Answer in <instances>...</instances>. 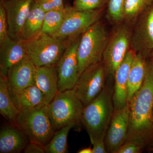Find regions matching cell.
Masks as SVG:
<instances>
[{"label": "cell", "mask_w": 153, "mask_h": 153, "mask_svg": "<svg viewBox=\"0 0 153 153\" xmlns=\"http://www.w3.org/2000/svg\"><path fill=\"white\" fill-rule=\"evenodd\" d=\"M129 116L126 142L143 147L153 140V63L146 61L144 80L140 88L129 102Z\"/></svg>", "instance_id": "1"}, {"label": "cell", "mask_w": 153, "mask_h": 153, "mask_svg": "<svg viewBox=\"0 0 153 153\" xmlns=\"http://www.w3.org/2000/svg\"><path fill=\"white\" fill-rule=\"evenodd\" d=\"M113 92L112 84H106L93 101L83 108L82 123L91 144L96 141L104 140L114 111Z\"/></svg>", "instance_id": "2"}, {"label": "cell", "mask_w": 153, "mask_h": 153, "mask_svg": "<svg viewBox=\"0 0 153 153\" xmlns=\"http://www.w3.org/2000/svg\"><path fill=\"white\" fill-rule=\"evenodd\" d=\"M15 125L30 141L44 146L50 141L55 131L49 118L47 104L20 111Z\"/></svg>", "instance_id": "3"}, {"label": "cell", "mask_w": 153, "mask_h": 153, "mask_svg": "<svg viewBox=\"0 0 153 153\" xmlns=\"http://www.w3.org/2000/svg\"><path fill=\"white\" fill-rule=\"evenodd\" d=\"M109 38L104 25L99 21L81 34L77 51L79 76L90 66L102 61Z\"/></svg>", "instance_id": "4"}, {"label": "cell", "mask_w": 153, "mask_h": 153, "mask_svg": "<svg viewBox=\"0 0 153 153\" xmlns=\"http://www.w3.org/2000/svg\"><path fill=\"white\" fill-rule=\"evenodd\" d=\"M48 107L49 118L55 131L69 123L77 126L82 123L83 105L74 88L57 91Z\"/></svg>", "instance_id": "5"}, {"label": "cell", "mask_w": 153, "mask_h": 153, "mask_svg": "<svg viewBox=\"0 0 153 153\" xmlns=\"http://www.w3.org/2000/svg\"><path fill=\"white\" fill-rule=\"evenodd\" d=\"M71 39L41 34L25 41L27 55L36 67L56 65Z\"/></svg>", "instance_id": "6"}, {"label": "cell", "mask_w": 153, "mask_h": 153, "mask_svg": "<svg viewBox=\"0 0 153 153\" xmlns=\"http://www.w3.org/2000/svg\"><path fill=\"white\" fill-rule=\"evenodd\" d=\"M107 76L102 60L90 66L80 74L74 89L83 108L93 101L101 92L105 85Z\"/></svg>", "instance_id": "7"}, {"label": "cell", "mask_w": 153, "mask_h": 153, "mask_svg": "<svg viewBox=\"0 0 153 153\" xmlns=\"http://www.w3.org/2000/svg\"><path fill=\"white\" fill-rule=\"evenodd\" d=\"M131 38L128 28L125 26L118 28L109 38L102 57L107 76H114L118 67L129 50Z\"/></svg>", "instance_id": "8"}, {"label": "cell", "mask_w": 153, "mask_h": 153, "mask_svg": "<svg viewBox=\"0 0 153 153\" xmlns=\"http://www.w3.org/2000/svg\"><path fill=\"white\" fill-rule=\"evenodd\" d=\"M103 8L93 10L80 11L68 7L66 18L59 30L53 36L63 39L78 37L89 27L98 22Z\"/></svg>", "instance_id": "9"}, {"label": "cell", "mask_w": 153, "mask_h": 153, "mask_svg": "<svg viewBox=\"0 0 153 153\" xmlns=\"http://www.w3.org/2000/svg\"><path fill=\"white\" fill-rule=\"evenodd\" d=\"M80 36L71 39L56 64L58 74V91L74 88L79 74L77 51Z\"/></svg>", "instance_id": "10"}, {"label": "cell", "mask_w": 153, "mask_h": 153, "mask_svg": "<svg viewBox=\"0 0 153 153\" xmlns=\"http://www.w3.org/2000/svg\"><path fill=\"white\" fill-rule=\"evenodd\" d=\"M129 106V103L123 108L114 110L105 138L107 153H117L125 143L128 130Z\"/></svg>", "instance_id": "11"}, {"label": "cell", "mask_w": 153, "mask_h": 153, "mask_svg": "<svg viewBox=\"0 0 153 153\" xmlns=\"http://www.w3.org/2000/svg\"><path fill=\"white\" fill-rule=\"evenodd\" d=\"M34 0H1L5 10L9 37L21 40L22 30Z\"/></svg>", "instance_id": "12"}, {"label": "cell", "mask_w": 153, "mask_h": 153, "mask_svg": "<svg viewBox=\"0 0 153 153\" xmlns=\"http://www.w3.org/2000/svg\"><path fill=\"white\" fill-rule=\"evenodd\" d=\"M131 38L132 50L146 57L153 51V6L143 13Z\"/></svg>", "instance_id": "13"}, {"label": "cell", "mask_w": 153, "mask_h": 153, "mask_svg": "<svg viewBox=\"0 0 153 153\" xmlns=\"http://www.w3.org/2000/svg\"><path fill=\"white\" fill-rule=\"evenodd\" d=\"M36 68L27 56L12 66L6 76L10 92L34 85Z\"/></svg>", "instance_id": "14"}, {"label": "cell", "mask_w": 153, "mask_h": 153, "mask_svg": "<svg viewBox=\"0 0 153 153\" xmlns=\"http://www.w3.org/2000/svg\"><path fill=\"white\" fill-rule=\"evenodd\" d=\"M136 54L132 49H129L115 73L113 92L114 110L123 108L128 103L127 85L128 75Z\"/></svg>", "instance_id": "15"}, {"label": "cell", "mask_w": 153, "mask_h": 153, "mask_svg": "<svg viewBox=\"0 0 153 153\" xmlns=\"http://www.w3.org/2000/svg\"><path fill=\"white\" fill-rule=\"evenodd\" d=\"M27 56L25 41L9 37L0 44V75L6 77L9 69Z\"/></svg>", "instance_id": "16"}, {"label": "cell", "mask_w": 153, "mask_h": 153, "mask_svg": "<svg viewBox=\"0 0 153 153\" xmlns=\"http://www.w3.org/2000/svg\"><path fill=\"white\" fill-rule=\"evenodd\" d=\"M58 78L56 65L36 67L35 84L44 93L48 104L58 91Z\"/></svg>", "instance_id": "17"}, {"label": "cell", "mask_w": 153, "mask_h": 153, "mask_svg": "<svg viewBox=\"0 0 153 153\" xmlns=\"http://www.w3.org/2000/svg\"><path fill=\"white\" fill-rule=\"evenodd\" d=\"M29 140L15 125L3 126L0 131V153H19L24 151Z\"/></svg>", "instance_id": "18"}, {"label": "cell", "mask_w": 153, "mask_h": 153, "mask_svg": "<svg viewBox=\"0 0 153 153\" xmlns=\"http://www.w3.org/2000/svg\"><path fill=\"white\" fill-rule=\"evenodd\" d=\"M10 94L14 104L20 111L47 104L44 93L35 85Z\"/></svg>", "instance_id": "19"}, {"label": "cell", "mask_w": 153, "mask_h": 153, "mask_svg": "<svg viewBox=\"0 0 153 153\" xmlns=\"http://www.w3.org/2000/svg\"><path fill=\"white\" fill-rule=\"evenodd\" d=\"M46 13L34 0L22 30L21 40L29 41L41 34Z\"/></svg>", "instance_id": "20"}, {"label": "cell", "mask_w": 153, "mask_h": 153, "mask_svg": "<svg viewBox=\"0 0 153 153\" xmlns=\"http://www.w3.org/2000/svg\"><path fill=\"white\" fill-rule=\"evenodd\" d=\"M146 61L145 56L141 53H136L128 77L127 85L128 102L130 101L143 84L146 72Z\"/></svg>", "instance_id": "21"}, {"label": "cell", "mask_w": 153, "mask_h": 153, "mask_svg": "<svg viewBox=\"0 0 153 153\" xmlns=\"http://www.w3.org/2000/svg\"><path fill=\"white\" fill-rule=\"evenodd\" d=\"M20 111L14 104L10 94L7 78L0 75V113L12 124Z\"/></svg>", "instance_id": "22"}, {"label": "cell", "mask_w": 153, "mask_h": 153, "mask_svg": "<svg viewBox=\"0 0 153 153\" xmlns=\"http://www.w3.org/2000/svg\"><path fill=\"white\" fill-rule=\"evenodd\" d=\"M74 123L68 124L55 131L52 138L45 146L47 153H68L67 137L71 128L76 126Z\"/></svg>", "instance_id": "23"}, {"label": "cell", "mask_w": 153, "mask_h": 153, "mask_svg": "<svg viewBox=\"0 0 153 153\" xmlns=\"http://www.w3.org/2000/svg\"><path fill=\"white\" fill-rule=\"evenodd\" d=\"M68 7L46 12L41 34L54 36L59 30L68 12Z\"/></svg>", "instance_id": "24"}, {"label": "cell", "mask_w": 153, "mask_h": 153, "mask_svg": "<svg viewBox=\"0 0 153 153\" xmlns=\"http://www.w3.org/2000/svg\"><path fill=\"white\" fill-rule=\"evenodd\" d=\"M153 0H126L124 6V19L134 20L152 5Z\"/></svg>", "instance_id": "25"}, {"label": "cell", "mask_w": 153, "mask_h": 153, "mask_svg": "<svg viewBox=\"0 0 153 153\" xmlns=\"http://www.w3.org/2000/svg\"><path fill=\"white\" fill-rule=\"evenodd\" d=\"M126 0H108V14L110 19L114 23L124 19V6Z\"/></svg>", "instance_id": "26"}, {"label": "cell", "mask_w": 153, "mask_h": 153, "mask_svg": "<svg viewBox=\"0 0 153 153\" xmlns=\"http://www.w3.org/2000/svg\"><path fill=\"white\" fill-rule=\"evenodd\" d=\"M108 0H74L73 7L77 11L93 10L102 8Z\"/></svg>", "instance_id": "27"}, {"label": "cell", "mask_w": 153, "mask_h": 153, "mask_svg": "<svg viewBox=\"0 0 153 153\" xmlns=\"http://www.w3.org/2000/svg\"><path fill=\"white\" fill-rule=\"evenodd\" d=\"M40 7L47 12L65 8L63 0H35Z\"/></svg>", "instance_id": "28"}, {"label": "cell", "mask_w": 153, "mask_h": 153, "mask_svg": "<svg viewBox=\"0 0 153 153\" xmlns=\"http://www.w3.org/2000/svg\"><path fill=\"white\" fill-rule=\"evenodd\" d=\"M9 37L8 24L5 10L0 5V44Z\"/></svg>", "instance_id": "29"}, {"label": "cell", "mask_w": 153, "mask_h": 153, "mask_svg": "<svg viewBox=\"0 0 153 153\" xmlns=\"http://www.w3.org/2000/svg\"><path fill=\"white\" fill-rule=\"evenodd\" d=\"M143 147L132 142H126L118 150L117 153H139L141 152Z\"/></svg>", "instance_id": "30"}, {"label": "cell", "mask_w": 153, "mask_h": 153, "mask_svg": "<svg viewBox=\"0 0 153 153\" xmlns=\"http://www.w3.org/2000/svg\"><path fill=\"white\" fill-rule=\"evenodd\" d=\"M23 152L25 153H46L45 146L33 141H29Z\"/></svg>", "instance_id": "31"}, {"label": "cell", "mask_w": 153, "mask_h": 153, "mask_svg": "<svg viewBox=\"0 0 153 153\" xmlns=\"http://www.w3.org/2000/svg\"><path fill=\"white\" fill-rule=\"evenodd\" d=\"M93 146L92 153H106L104 140L96 141L92 143Z\"/></svg>", "instance_id": "32"}, {"label": "cell", "mask_w": 153, "mask_h": 153, "mask_svg": "<svg viewBox=\"0 0 153 153\" xmlns=\"http://www.w3.org/2000/svg\"><path fill=\"white\" fill-rule=\"evenodd\" d=\"M78 153H92V149L89 148H84L77 152Z\"/></svg>", "instance_id": "33"}, {"label": "cell", "mask_w": 153, "mask_h": 153, "mask_svg": "<svg viewBox=\"0 0 153 153\" xmlns=\"http://www.w3.org/2000/svg\"><path fill=\"white\" fill-rule=\"evenodd\" d=\"M150 57V60L152 61V63H153V51L149 55Z\"/></svg>", "instance_id": "34"}, {"label": "cell", "mask_w": 153, "mask_h": 153, "mask_svg": "<svg viewBox=\"0 0 153 153\" xmlns=\"http://www.w3.org/2000/svg\"><path fill=\"white\" fill-rule=\"evenodd\" d=\"M149 150L151 151V152H153V147L151 148Z\"/></svg>", "instance_id": "35"}, {"label": "cell", "mask_w": 153, "mask_h": 153, "mask_svg": "<svg viewBox=\"0 0 153 153\" xmlns=\"http://www.w3.org/2000/svg\"><path fill=\"white\" fill-rule=\"evenodd\" d=\"M152 115H153V110H152Z\"/></svg>", "instance_id": "36"}]
</instances>
